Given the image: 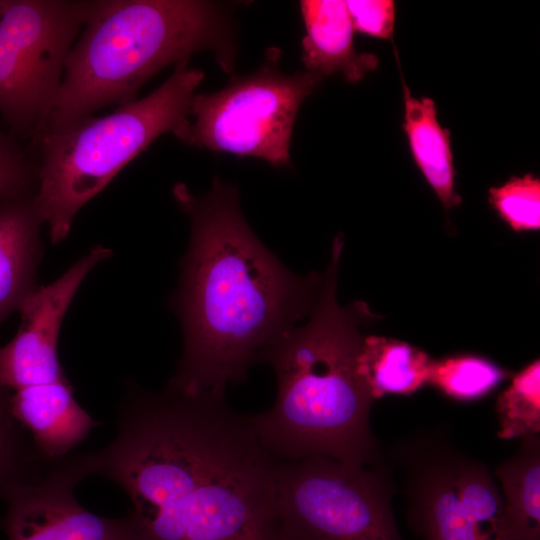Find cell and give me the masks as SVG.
Segmentation results:
<instances>
[{"mask_svg": "<svg viewBox=\"0 0 540 540\" xmlns=\"http://www.w3.org/2000/svg\"><path fill=\"white\" fill-rule=\"evenodd\" d=\"M130 498L141 540H285L277 506L280 462L251 415L225 395L130 387L106 447L75 454Z\"/></svg>", "mask_w": 540, "mask_h": 540, "instance_id": "6da1fadb", "label": "cell"}, {"mask_svg": "<svg viewBox=\"0 0 540 540\" xmlns=\"http://www.w3.org/2000/svg\"><path fill=\"white\" fill-rule=\"evenodd\" d=\"M173 195L190 220L172 307L183 329V353L166 389L225 395L247 370L313 310L323 274L296 275L257 238L237 189L216 178L197 197L183 183Z\"/></svg>", "mask_w": 540, "mask_h": 540, "instance_id": "7a4b0ae2", "label": "cell"}, {"mask_svg": "<svg viewBox=\"0 0 540 540\" xmlns=\"http://www.w3.org/2000/svg\"><path fill=\"white\" fill-rule=\"evenodd\" d=\"M343 236L335 237L329 266L307 319L267 355L277 396L251 415L264 447L279 461L326 456L355 467H379L381 451L370 427L373 400L356 371L360 328L381 319L369 305L341 307L336 299Z\"/></svg>", "mask_w": 540, "mask_h": 540, "instance_id": "3957f363", "label": "cell"}, {"mask_svg": "<svg viewBox=\"0 0 540 540\" xmlns=\"http://www.w3.org/2000/svg\"><path fill=\"white\" fill-rule=\"evenodd\" d=\"M84 30L72 45L55 102L36 131L69 127L99 108L135 101L165 66L211 50L225 71L234 62L229 20L197 0L88 1Z\"/></svg>", "mask_w": 540, "mask_h": 540, "instance_id": "277c9868", "label": "cell"}, {"mask_svg": "<svg viewBox=\"0 0 540 540\" xmlns=\"http://www.w3.org/2000/svg\"><path fill=\"white\" fill-rule=\"evenodd\" d=\"M184 61L148 96L103 117L37 133L41 164L34 202L53 244L68 235L78 211L164 133L184 140L204 73Z\"/></svg>", "mask_w": 540, "mask_h": 540, "instance_id": "5b68a950", "label": "cell"}, {"mask_svg": "<svg viewBox=\"0 0 540 540\" xmlns=\"http://www.w3.org/2000/svg\"><path fill=\"white\" fill-rule=\"evenodd\" d=\"M276 486L285 540H403L386 465L368 469L326 456L282 461Z\"/></svg>", "mask_w": 540, "mask_h": 540, "instance_id": "8992f818", "label": "cell"}, {"mask_svg": "<svg viewBox=\"0 0 540 540\" xmlns=\"http://www.w3.org/2000/svg\"><path fill=\"white\" fill-rule=\"evenodd\" d=\"M391 457L404 471L407 522L423 540H500L503 497L487 465L447 431H417Z\"/></svg>", "mask_w": 540, "mask_h": 540, "instance_id": "52a82bcc", "label": "cell"}, {"mask_svg": "<svg viewBox=\"0 0 540 540\" xmlns=\"http://www.w3.org/2000/svg\"><path fill=\"white\" fill-rule=\"evenodd\" d=\"M277 52L254 73L234 78L222 90L195 94L193 121L184 142L217 152L257 157L280 167L289 163L293 127L302 102L321 77L284 74Z\"/></svg>", "mask_w": 540, "mask_h": 540, "instance_id": "ba28073f", "label": "cell"}, {"mask_svg": "<svg viewBox=\"0 0 540 540\" xmlns=\"http://www.w3.org/2000/svg\"><path fill=\"white\" fill-rule=\"evenodd\" d=\"M88 1H0V112L19 133L37 131L60 89Z\"/></svg>", "mask_w": 540, "mask_h": 540, "instance_id": "9c48e42d", "label": "cell"}, {"mask_svg": "<svg viewBox=\"0 0 540 540\" xmlns=\"http://www.w3.org/2000/svg\"><path fill=\"white\" fill-rule=\"evenodd\" d=\"M68 455L5 494L0 527L8 540H141L129 515L103 517L77 501L74 488L86 477Z\"/></svg>", "mask_w": 540, "mask_h": 540, "instance_id": "30bf717a", "label": "cell"}, {"mask_svg": "<svg viewBox=\"0 0 540 540\" xmlns=\"http://www.w3.org/2000/svg\"><path fill=\"white\" fill-rule=\"evenodd\" d=\"M98 245L46 286H38L22 303L20 327L0 347V386L21 388L67 380L58 358L61 324L80 284L99 262L111 256Z\"/></svg>", "mask_w": 540, "mask_h": 540, "instance_id": "8fae6325", "label": "cell"}, {"mask_svg": "<svg viewBox=\"0 0 540 540\" xmlns=\"http://www.w3.org/2000/svg\"><path fill=\"white\" fill-rule=\"evenodd\" d=\"M10 410L48 461L68 455L99 425L75 400L68 379L16 390L10 396Z\"/></svg>", "mask_w": 540, "mask_h": 540, "instance_id": "7c38bea8", "label": "cell"}, {"mask_svg": "<svg viewBox=\"0 0 540 540\" xmlns=\"http://www.w3.org/2000/svg\"><path fill=\"white\" fill-rule=\"evenodd\" d=\"M300 11L305 26L302 62L306 72L319 77L336 72L357 83L378 66V57L359 53L353 42L354 29L346 1L303 0Z\"/></svg>", "mask_w": 540, "mask_h": 540, "instance_id": "4fadbf2b", "label": "cell"}, {"mask_svg": "<svg viewBox=\"0 0 540 540\" xmlns=\"http://www.w3.org/2000/svg\"><path fill=\"white\" fill-rule=\"evenodd\" d=\"M41 224L34 194L0 201V324L38 287Z\"/></svg>", "mask_w": 540, "mask_h": 540, "instance_id": "5bb4252c", "label": "cell"}, {"mask_svg": "<svg viewBox=\"0 0 540 540\" xmlns=\"http://www.w3.org/2000/svg\"><path fill=\"white\" fill-rule=\"evenodd\" d=\"M404 102L403 130L413 160L446 211L462 198L455 189L450 130L441 126L432 98L414 97L402 77Z\"/></svg>", "mask_w": 540, "mask_h": 540, "instance_id": "9a60e30c", "label": "cell"}, {"mask_svg": "<svg viewBox=\"0 0 540 540\" xmlns=\"http://www.w3.org/2000/svg\"><path fill=\"white\" fill-rule=\"evenodd\" d=\"M503 492L500 540H540V437L522 438L518 452L495 470Z\"/></svg>", "mask_w": 540, "mask_h": 540, "instance_id": "2e32d148", "label": "cell"}, {"mask_svg": "<svg viewBox=\"0 0 540 540\" xmlns=\"http://www.w3.org/2000/svg\"><path fill=\"white\" fill-rule=\"evenodd\" d=\"M433 359L405 341L364 336L356 371L373 401L388 394L410 395L427 384Z\"/></svg>", "mask_w": 540, "mask_h": 540, "instance_id": "e0dca14e", "label": "cell"}, {"mask_svg": "<svg viewBox=\"0 0 540 540\" xmlns=\"http://www.w3.org/2000/svg\"><path fill=\"white\" fill-rule=\"evenodd\" d=\"M509 376L490 359L460 354L433 359L427 383L450 399L472 402L492 393Z\"/></svg>", "mask_w": 540, "mask_h": 540, "instance_id": "ac0fdd59", "label": "cell"}, {"mask_svg": "<svg viewBox=\"0 0 540 540\" xmlns=\"http://www.w3.org/2000/svg\"><path fill=\"white\" fill-rule=\"evenodd\" d=\"M500 439L524 438L540 433V361L535 359L518 373L496 400Z\"/></svg>", "mask_w": 540, "mask_h": 540, "instance_id": "d6986e66", "label": "cell"}, {"mask_svg": "<svg viewBox=\"0 0 540 540\" xmlns=\"http://www.w3.org/2000/svg\"><path fill=\"white\" fill-rule=\"evenodd\" d=\"M10 390L0 386V498L47 465L10 410Z\"/></svg>", "mask_w": 540, "mask_h": 540, "instance_id": "ffe728a7", "label": "cell"}, {"mask_svg": "<svg viewBox=\"0 0 540 540\" xmlns=\"http://www.w3.org/2000/svg\"><path fill=\"white\" fill-rule=\"evenodd\" d=\"M488 201L514 231L540 228V179L531 173L511 177L501 186L490 187Z\"/></svg>", "mask_w": 540, "mask_h": 540, "instance_id": "44dd1931", "label": "cell"}, {"mask_svg": "<svg viewBox=\"0 0 540 540\" xmlns=\"http://www.w3.org/2000/svg\"><path fill=\"white\" fill-rule=\"evenodd\" d=\"M37 172L17 143L0 132V201L31 195Z\"/></svg>", "mask_w": 540, "mask_h": 540, "instance_id": "7402d4cb", "label": "cell"}, {"mask_svg": "<svg viewBox=\"0 0 540 540\" xmlns=\"http://www.w3.org/2000/svg\"><path fill=\"white\" fill-rule=\"evenodd\" d=\"M346 5L354 31L379 39H393L395 1L350 0Z\"/></svg>", "mask_w": 540, "mask_h": 540, "instance_id": "603a6c76", "label": "cell"}]
</instances>
